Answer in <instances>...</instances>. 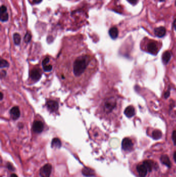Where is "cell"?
Segmentation results:
<instances>
[{
  "mask_svg": "<svg viewBox=\"0 0 176 177\" xmlns=\"http://www.w3.org/2000/svg\"><path fill=\"white\" fill-rule=\"evenodd\" d=\"M98 69L97 60L86 49H61L56 64V73L63 87L74 93L87 87Z\"/></svg>",
  "mask_w": 176,
  "mask_h": 177,
  "instance_id": "obj_1",
  "label": "cell"
},
{
  "mask_svg": "<svg viewBox=\"0 0 176 177\" xmlns=\"http://www.w3.org/2000/svg\"><path fill=\"white\" fill-rule=\"evenodd\" d=\"M117 106V100L114 96L106 97L100 104L99 112L103 116L112 113Z\"/></svg>",
  "mask_w": 176,
  "mask_h": 177,
  "instance_id": "obj_2",
  "label": "cell"
},
{
  "mask_svg": "<svg viewBox=\"0 0 176 177\" xmlns=\"http://www.w3.org/2000/svg\"><path fill=\"white\" fill-rule=\"evenodd\" d=\"M42 76V70L38 68H34L29 71V79L33 82L37 81Z\"/></svg>",
  "mask_w": 176,
  "mask_h": 177,
  "instance_id": "obj_3",
  "label": "cell"
},
{
  "mask_svg": "<svg viewBox=\"0 0 176 177\" xmlns=\"http://www.w3.org/2000/svg\"><path fill=\"white\" fill-rule=\"evenodd\" d=\"M46 106L51 113H56L59 109V103L54 100L49 99L46 102Z\"/></svg>",
  "mask_w": 176,
  "mask_h": 177,
  "instance_id": "obj_4",
  "label": "cell"
},
{
  "mask_svg": "<svg viewBox=\"0 0 176 177\" xmlns=\"http://www.w3.org/2000/svg\"><path fill=\"white\" fill-rule=\"evenodd\" d=\"M52 169V166L50 164H46L40 169V176L42 177H50Z\"/></svg>",
  "mask_w": 176,
  "mask_h": 177,
  "instance_id": "obj_5",
  "label": "cell"
},
{
  "mask_svg": "<svg viewBox=\"0 0 176 177\" xmlns=\"http://www.w3.org/2000/svg\"><path fill=\"white\" fill-rule=\"evenodd\" d=\"M44 129V124L40 120H36L33 123V131L37 134L41 133Z\"/></svg>",
  "mask_w": 176,
  "mask_h": 177,
  "instance_id": "obj_6",
  "label": "cell"
},
{
  "mask_svg": "<svg viewBox=\"0 0 176 177\" xmlns=\"http://www.w3.org/2000/svg\"><path fill=\"white\" fill-rule=\"evenodd\" d=\"M122 148L125 151H130L132 150L133 147V143L131 139L129 138H125L121 143Z\"/></svg>",
  "mask_w": 176,
  "mask_h": 177,
  "instance_id": "obj_7",
  "label": "cell"
},
{
  "mask_svg": "<svg viewBox=\"0 0 176 177\" xmlns=\"http://www.w3.org/2000/svg\"><path fill=\"white\" fill-rule=\"evenodd\" d=\"M147 50L148 52L153 55L157 54L158 52V47L154 41H150L147 45Z\"/></svg>",
  "mask_w": 176,
  "mask_h": 177,
  "instance_id": "obj_8",
  "label": "cell"
},
{
  "mask_svg": "<svg viewBox=\"0 0 176 177\" xmlns=\"http://www.w3.org/2000/svg\"><path fill=\"white\" fill-rule=\"evenodd\" d=\"M136 169L139 177H145L146 176L148 169L144 164L138 165Z\"/></svg>",
  "mask_w": 176,
  "mask_h": 177,
  "instance_id": "obj_9",
  "label": "cell"
},
{
  "mask_svg": "<svg viewBox=\"0 0 176 177\" xmlns=\"http://www.w3.org/2000/svg\"><path fill=\"white\" fill-rule=\"evenodd\" d=\"M10 115L14 120H17L19 118L20 116V111L19 107L17 106L13 107L10 111Z\"/></svg>",
  "mask_w": 176,
  "mask_h": 177,
  "instance_id": "obj_10",
  "label": "cell"
},
{
  "mask_svg": "<svg viewBox=\"0 0 176 177\" xmlns=\"http://www.w3.org/2000/svg\"><path fill=\"white\" fill-rule=\"evenodd\" d=\"M43 66L45 71H49L52 68V65L51 64L50 58L46 57L43 61Z\"/></svg>",
  "mask_w": 176,
  "mask_h": 177,
  "instance_id": "obj_11",
  "label": "cell"
},
{
  "mask_svg": "<svg viewBox=\"0 0 176 177\" xmlns=\"http://www.w3.org/2000/svg\"><path fill=\"white\" fill-rule=\"evenodd\" d=\"M124 113L128 118H132L135 114V110L133 106H129L125 109Z\"/></svg>",
  "mask_w": 176,
  "mask_h": 177,
  "instance_id": "obj_12",
  "label": "cell"
},
{
  "mask_svg": "<svg viewBox=\"0 0 176 177\" xmlns=\"http://www.w3.org/2000/svg\"><path fill=\"white\" fill-rule=\"evenodd\" d=\"M82 175H83L84 176L88 177L94 176L95 174V171L93 169L89 167H84L82 169Z\"/></svg>",
  "mask_w": 176,
  "mask_h": 177,
  "instance_id": "obj_13",
  "label": "cell"
},
{
  "mask_svg": "<svg viewBox=\"0 0 176 177\" xmlns=\"http://www.w3.org/2000/svg\"><path fill=\"white\" fill-rule=\"evenodd\" d=\"M154 34L159 37H162L166 34V29L163 27H157L154 29Z\"/></svg>",
  "mask_w": 176,
  "mask_h": 177,
  "instance_id": "obj_14",
  "label": "cell"
},
{
  "mask_svg": "<svg viewBox=\"0 0 176 177\" xmlns=\"http://www.w3.org/2000/svg\"><path fill=\"white\" fill-rule=\"evenodd\" d=\"M171 57H172V55H171V53L169 51H166L165 52H164L162 56L163 63L165 65L168 64L171 59Z\"/></svg>",
  "mask_w": 176,
  "mask_h": 177,
  "instance_id": "obj_15",
  "label": "cell"
},
{
  "mask_svg": "<svg viewBox=\"0 0 176 177\" xmlns=\"http://www.w3.org/2000/svg\"><path fill=\"white\" fill-rule=\"evenodd\" d=\"M108 33H109L110 37L112 39L115 40L117 39L118 36V30L117 28L116 27H111L109 30Z\"/></svg>",
  "mask_w": 176,
  "mask_h": 177,
  "instance_id": "obj_16",
  "label": "cell"
},
{
  "mask_svg": "<svg viewBox=\"0 0 176 177\" xmlns=\"http://www.w3.org/2000/svg\"><path fill=\"white\" fill-rule=\"evenodd\" d=\"M161 162L162 164L165 165L168 167H171V162L170 161V160L168 157V156L166 155H162L161 158H160Z\"/></svg>",
  "mask_w": 176,
  "mask_h": 177,
  "instance_id": "obj_17",
  "label": "cell"
},
{
  "mask_svg": "<svg viewBox=\"0 0 176 177\" xmlns=\"http://www.w3.org/2000/svg\"><path fill=\"white\" fill-rule=\"evenodd\" d=\"M51 146L52 148H60L61 146V143L60 140L59 138H54L52 140Z\"/></svg>",
  "mask_w": 176,
  "mask_h": 177,
  "instance_id": "obj_18",
  "label": "cell"
},
{
  "mask_svg": "<svg viewBox=\"0 0 176 177\" xmlns=\"http://www.w3.org/2000/svg\"><path fill=\"white\" fill-rule=\"evenodd\" d=\"M162 136V133L161 131L158 130H154L152 132V137L153 138V139H154L155 140H158V139H160Z\"/></svg>",
  "mask_w": 176,
  "mask_h": 177,
  "instance_id": "obj_19",
  "label": "cell"
},
{
  "mask_svg": "<svg viewBox=\"0 0 176 177\" xmlns=\"http://www.w3.org/2000/svg\"><path fill=\"white\" fill-rule=\"evenodd\" d=\"M143 164L146 166V167H147V169H148V171H149L150 172L151 171H152V168L153 167V165L152 162L151 161H149V160L145 161L144 162Z\"/></svg>",
  "mask_w": 176,
  "mask_h": 177,
  "instance_id": "obj_20",
  "label": "cell"
},
{
  "mask_svg": "<svg viewBox=\"0 0 176 177\" xmlns=\"http://www.w3.org/2000/svg\"><path fill=\"white\" fill-rule=\"evenodd\" d=\"M0 19H1V21L2 22L7 21L8 19V14H7V12L1 13Z\"/></svg>",
  "mask_w": 176,
  "mask_h": 177,
  "instance_id": "obj_21",
  "label": "cell"
},
{
  "mask_svg": "<svg viewBox=\"0 0 176 177\" xmlns=\"http://www.w3.org/2000/svg\"><path fill=\"white\" fill-rule=\"evenodd\" d=\"M13 38H14V42H15V44L18 45V44H20V41H21V37H20V35L19 34H18V33L14 34Z\"/></svg>",
  "mask_w": 176,
  "mask_h": 177,
  "instance_id": "obj_22",
  "label": "cell"
},
{
  "mask_svg": "<svg viewBox=\"0 0 176 177\" xmlns=\"http://www.w3.org/2000/svg\"><path fill=\"white\" fill-rule=\"evenodd\" d=\"M31 39V35L30 34V33H27L25 36L24 37V40L27 42H29Z\"/></svg>",
  "mask_w": 176,
  "mask_h": 177,
  "instance_id": "obj_23",
  "label": "cell"
},
{
  "mask_svg": "<svg viewBox=\"0 0 176 177\" xmlns=\"http://www.w3.org/2000/svg\"><path fill=\"white\" fill-rule=\"evenodd\" d=\"M172 139L173 140L174 143L176 145V131H174L172 134Z\"/></svg>",
  "mask_w": 176,
  "mask_h": 177,
  "instance_id": "obj_24",
  "label": "cell"
},
{
  "mask_svg": "<svg viewBox=\"0 0 176 177\" xmlns=\"http://www.w3.org/2000/svg\"><path fill=\"white\" fill-rule=\"evenodd\" d=\"M7 12V8L4 5H2L1 7V9H0V12L1 13H6Z\"/></svg>",
  "mask_w": 176,
  "mask_h": 177,
  "instance_id": "obj_25",
  "label": "cell"
},
{
  "mask_svg": "<svg viewBox=\"0 0 176 177\" xmlns=\"http://www.w3.org/2000/svg\"><path fill=\"white\" fill-rule=\"evenodd\" d=\"M7 167L8 168V169L12 170V171H15V168L14 167V166L9 163H8L7 164Z\"/></svg>",
  "mask_w": 176,
  "mask_h": 177,
  "instance_id": "obj_26",
  "label": "cell"
},
{
  "mask_svg": "<svg viewBox=\"0 0 176 177\" xmlns=\"http://www.w3.org/2000/svg\"><path fill=\"white\" fill-rule=\"evenodd\" d=\"M170 88H169V90L168 91H167L165 94H164V97L165 98H167L169 96H170Z\"/></svg>",
  "mask_w": 176,
  "mask_h": 177,
  "instance_id": "obj_27",
  "label": "cell"
},
{
  "mask_svg": "<svg viewBox=\"0 0 176 177\" xmlns=\"http://www.w3.org/2000/svg\"><path fill=\"white\" fill-rule=\"evenodd\" d=\"M127 1L132 5H135L138 2V0H127Z\"/></svg>",
  "mask_w": 176,
  "mask_h": 177,
  "instance_id": "obj_28",
  "label": "cell"
},
{
  "mask_svg": "<svg viewBox=\"0 0 176 177\" xmlns=\"http://www.w3.org/2000/svg\"><path fill=\"white\" fill-rule=\"evenodd\" d=\"M42 1H43V0H33L34 2L35 3H36V4H39V3H40Z\"/></svg>",
  "mask_w": 176,
  "mask_h": 177,
  "instance_id": "obj_29",
  "label": "cell"
},
{
  "mask_svg": "<svg viewBox=\"0 0 176 177\" xmlns=\"http://www.w3.org/2000/svg\"><path fill=\"white\" fill-rule=\"evenodd\" d=\"M174 159L175 162H176V152H175L174 154Z\"/></svg>",
  "mask_w": 176,
  "mask_h": 177,
  "instance_id": "obj_30",
  "label": "cell"
},
{
  "mask_svg": "<svg viewBox=\"0 0 176 177\" xmlns=\"http://www.w3.org/2000/svg\"><path fill=\"white\" fill-rule=\"evenodd\" d=\"M174 27H175V28L176 31V20H175V21L174 22Z\"/></svg>",
  "mask_w": 176,
  "mask_h": 177,
  "instance_id": "obj_31",
  "label": "cell"
},
{
  "mask_svg": "<svg viewBox=\"0 0 176 177\" xmlns=\"http://www.w3.org/2000/svg\"><path fill=\"white\" fill-rule=\"evenodd\" d=\"M11 177H18V176L16 175H15V174H12L11 176Z\"/></svg>",
  "mask_w": 176,
  "mask_h": 177,
  "instance_id": "obj_32",
  "label": "cell"
},
{
  "mask_svg": "<svg viewBox=\"0 0 176 177\" xmlns=\"http://www.w3.org/2000/svg\"><path fill=\"white\" fill-rule=\"evenodd\" d=\"M175 5H176V2H175Z\"/></svg>",
  "mask_w": 176,
  "mask_h": 177,
  "instance_id": "obj_33",
  "label": "cell"
}]
</instances>
